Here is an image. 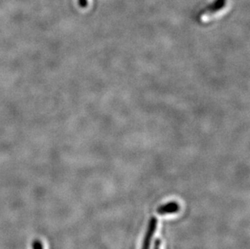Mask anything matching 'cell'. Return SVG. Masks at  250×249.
Returning a JSON list of instances; mask_svg holds the SVG:
<instances>
[{
	"label": "cell",
	"instance_id": "6da1fadb",
	"mask_svg": "<svg viewBox=\"0 0 250 249\" xmlns=\"http://www.w3.org/2000/svg\"><path fill=\"white\" fill-rule=\"evenodd\" d=\"M157 223L158 220L156 217H151L148 225L146 228V233L144 236V242L142 245V249H150L151 248V240L153 239L154 234L156 232V228H157Z\"/></svg>",
	"mask_w": 250,
	"mask_h": 249
},
{
	"label": "cell",
	"instance_id": "7a4b0ae2",
	"mask_svg": "<svg viewBox=\"0 0 250 249\" xmlns=\"http://www.w3.org/2000/svg\"><path fill=\"white\" fill-rule=\"evenodd\" d=\"M227 3V0H215L211 4L207 7V8L203 10L200 13L201 18H206L215 14L216 12H220L225 7Z\"/></svg>",
	"mask_w": 250,
	"mask_h": 249
},
{
	"label": "cell",
	"instance_id": "3957f363",
	"mask_svg": "<svg viewBox=\"0 0 250 249\" xmlns=\"http://www.w3.org/2000/svg\"><path fill=\"white\" fill-rule=\"evenodd\" d=\"M180 210V205L177 202H167L157 208V214L160 215H166L168 214H175Z\"/></svg>",
	"mask_w": 250,
	"mask_h": 249
},
{
	"label": "cell",
	"instance_id": "277c9868",
	"mask_svg": "<svg viewBox=\"0 0 250 249\" xmlns=\"http://www.w3.org/2000/svg\"><path fill=\"white\" fill-rule=\"evenodd\" d=\"M33 249H44L43 244L40 240H35L33 242Z\"/></svg>",
	"mask_w": 250,
	"mask_h": 249
},
{
	"label": "cell",
	"instance_id": "5b68a950",
	"mask_svg": "<svg viewBox=\"0 0 250 249\" xmlns=\"http://www.w3.org/2000/svg\"><path fill=\"white\" fill-rule=\"evenodd\" d=\"M79 5L81 8H86L88 4V1L87 0H78Z\"/></svg>",
	"mask_w": 250,
	"mask_h": 249
},
{
	"label": "cell",
	"instance_id": "8992f818",
	"mask_svg": "<svg viewBox=\"0 0 250 249\" xmlns=\"http://www.w3.org/2000/svg\"><path fill=\"white\" fill-rule=\"evenodd\" d=\"M161 241L159 239H156L154 244L153 249H161Z\"/></svg>",
	"mask_w": 250,
	"mask_h": 249
}]
</instances>
